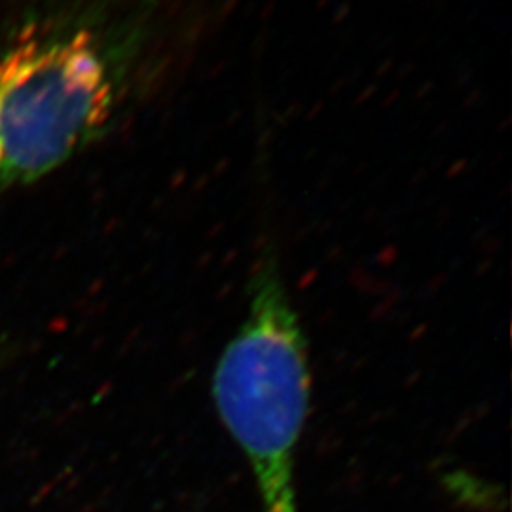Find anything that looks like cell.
<instances>
[{
  "label": "cell",
  "instance_id": "cell-1",
  "mask_svg": "<svg viewBox=\"0 0 512 512\" xmlns=\"http://www.w3.org/2000/svg\"><path fill=\"white\" fill-rule=\"evenodd\" d=\"M167 0H18L0 19V194L105 141L177 65Z\"/></svg>",
  "mask_w": 512,
  "mask_h": 512
},
{
  "label": "cell",
  "instance_id": "cell-2",
  "mask_svg": "<svg viewBox=\"0 0 512 512\" xmlns=\"http://www.w3.org/2000/svg\"><path fill=\"white\" fill-rule=\"evenodd\" d=\"M213 397L251 465L260 512H298L294 471L310 404V365L274 249L256 264L245 319L215 368Z\"/></svg>",
  "mask_w": 512,
  "mask_h": 512
}]
</instances>
